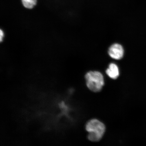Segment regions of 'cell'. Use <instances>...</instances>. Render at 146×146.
Wrapping results in <instances>:
<instances>
[{"mask_svg": "<svg viewBox=\"0 0 146 146\" xmlns=\"http://www.w3.org/2000/svg\"><path fill=\"white\" fill-rule=\"evenodd\" d=\"M86 129L89 133L88 138L92 142H98L102 139L106 131L105 126L97 119H91L86 125Z\"/></svg>", "mask_w": 146, "mask_h": 146, "instance_id": "6da1fadb", "label": "cell"}, {"mask_svg": "<svg viewBox=\"0 0 146 146\" xmlns=\"http://www.w3.org/2000/svg\"><path fill=\"white\" fill-rule=\"evenodd\" d=\"M85 78L87 87L93 92H100L104 85L103 75L98 71H90L87 72Z\"/></svg>", "mask_w": 146, "mask_h": 146, "instance_id": "7a4b0ae2", "label": "cell"}, {"mask_svg": "<svg viewBox=\"0 0 146 146\" xmlns=\"http://www.w3.org/2000/svg\"><path fill=\"white\" fill-rule=\"evenodd\" d=\"M108 52L109 56L112 59L119 60L123 58L124 50L121 45L118 43H115L109 47Z\"/></svg>", "mask_w": 146, "mask_h": 146, "instance_id": "3957f363", "label": "cell"}, {"mask_svg": "<svg viewBox=\"0 0 146 146\" xmlns=\"http://www.w3.org/2000/svg\"><path fill=\"white\" fill-rule=\"evenodd\" d=\"M106 73L110 78L116 79L119 75V71L117 65L114 63H111L106 70Z\"/></svg>", "mask_w": 146, "mask_h": 146, "instance_id": "277c9868", "label": "cell"}, {"mask_svg": "<svg viewBox=\"0 0 146 146\" xmlns=\"http://www.w3.org/2000/svg\"><path fill=\"white\" fill-rule=\"evenodd\" d=\"M24 7L25 8L31 9L34 8L36 3V0H21Z\"/></svg>", "mask_w": 146, "mask_h": 146, "instance_id": "5b68a950", "label": "cell"}, {"mask_svg": "<svg viewBox=\"0 0 146 146\" xmlns=\"http://www.w3.org/2000/svg\"><path fill=\"white\" fill-rule=\"evenodd\" d=\"M4 33L3 31L1 30V31H0V41H1V42L3 41V38L4 37Z\"/></svg>", "mask_w": 146, "mask_h": 146, "instance_id": "8992f818", "label": "cell"}]
</instances>
